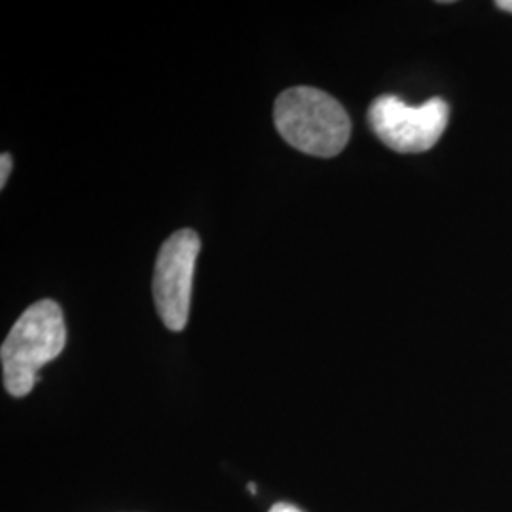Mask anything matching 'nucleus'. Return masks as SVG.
<instances>
[{"label":"nucleus","instance_id":"7","mask_svg":"<svg viewBox=\"0 0 512 512\" xmlns=\"http://www.w3.org/2000/svg\"><path fill=\"white\" fill-rule=\"evenodd\" d=\"M495 6H497V8H501L503 12H509V14H512V0H497V2H495Z\"/></svg>","mask_w":512,"mask_h":512},{"label":"nucleus","instance_id":"1","mask_svg":"<svg viewBox=\"0 0 512 512\" xmlns=\"http://www.w3.org/2000/svg\"><path fill=\"white\" fill-rule=\"evenodd\" d=\"M277 133L291 147L315 158L338 156L351 135V120L344 107L310 86L289 88L275 99Z\"/></svg>","mask_w":512,"mask_h":512},{"label":"nucleus","instance_id":"2","mask_svg":"<svg viewBox=\"0 0 512 512\" xmlns=\"http://www.w3.org/2000/svg\"><path fill=\"white\" fill-rule=\"evenodd\" d=\"M67 344V327L61 306L46 298L21 313L2 348L4 387L12 397L31 393L44 365L59 357Z\"/></svg>","mask_w":512,"mask_h":512},{"label":"nucleus","instance_id":"3","mask_svg":"<svg viewBox=\"0 0 512 512\" xmlns=\"http://www.w3.org/2000/svg\"><path fill=\"white\" fill-rule=\"evenodd\" d=\"M450 120V107L433 97L410 107L397 95H380L368 109V124L385 147L401 154L427 152L439 143Z\"/></svg>","mask_w":512,"mask_h":512},{"label":"nucleus","instance_id":"6","mask_svg":"<svg viewBox=\"0 0 512 512\" xmlns=\"http://www.w3.org/2000/svg\"><path fill=\"white\" fill-rule=\"evenodd\" d=\"M270 512H302L298 507H294V505H289V503H277L274 505Z\"/></svg>","mask_w":512,"mask_h":512},{"label":"nucleus","instance_id":"5","mask_svg":"<svg viewBox=\"0 0 512 512\" xmlns=\"http://www.w3.org/2000/svg\"><path fill=\"white\" fill-rule=\"evenodd\" d=\"M10 171H12V156L10 154H2L0 156V188L6 186V181L10 177Z\"/></svg>","mask_w":512,"mask_h":512},{"label":"nucleus","instance_id":"8","mask_svg":"<svg viewBox=\"0 0 512 512\" xmlns=\"http://www.w3.org/2000/svg\"><path fill=\"white\" fill-rule=\"evenodd\" d=\"M247 490H249V492H253V494H255V492H256L255 484H249V486H247Z\"/></svg>","mask_w":512,"mask_h":512},{"label":"nucleus","instance_id":"4","mask_svg":"<svg viewBox=\"0 0 512 512\" xmlns=\"http://www.w3.org/2000/svg\"><path fill=\"white\" fill-rule=\"evenodd\" d=\"M202 249L194 230H179L165 239L154 268V302L165 327L181 332L188 323L192 279Z\"/></svg>","mask_w":512,"mask_h":512}]
</instances>
